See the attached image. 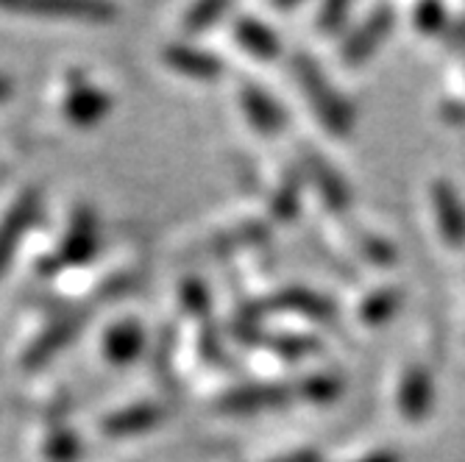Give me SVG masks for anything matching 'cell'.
I'll return each mask as SVG.
<instances>
[{"label": "cell", "mask_w": 465, "mask_h": 462, "mask_svg": "<svg viewBox=\"0 0 465 462\" xmlns=\"http://www.w3.org/2000/svg\"><path fill=\"white\" fill-rule=\"evenodd\" d=\"M42 451L51 462H75L81 457V443L75 437V432L70 427L62 424H51L48 435H45V443H42Z\"/></svg>", "instance_id": "obj_17"}, {"label": "cell", "mask_w": 465, "mask_h": 462, "mask_svg": "<svg viewBox=\"0 0 465 462\" xmlns=\"http://www.w3.org/2000/svg\"><path fill=\"white\" fill-rule=\"evenodd\" d=\"M295 78H299L304 95L310 98L315 114L323 120L326 129H331L337 134H346L351 129L354 117H351L346 101L334 93V87L326 81V75L310 56H295Z\"/></svg>", "instance_id": "obj_1"}, {"label": "cell", "mask_w": 465, "mask_h": 462, "mask_svg": "<svg viewBox=\"0 0 465 462\" xmlns=\"http://www.w3.org/2000/svg\"><path fill=\"white\" fill-rule=\"evenodd\" d=\"M95 251H98V218L93 209L78 206L59 242L54 265H84L95 257Z\"/></svg>", "instance_id": "obj_5"}, {"label": "cell", "mask_w": 465, "mask_h": 462, "mask_svg": "<svg viewBox=\"0 0 465 462\" xmlns=\"http://www.w3.org/2000/svg\"><path fill=\"white\" fill-rule=\"evenodd\" d=\"M112 109V98L95 87L90 78L84 75H70L67 78V90H64V114L73 125L81 129H90L98 120H104Z\"/></svg>", "instance_id": "obj_4"}, {"label": "cell", "mask_w": 465, "mask_h": 462, "mask_svg": "<svg viewBox=\"0 0 465 462\" xmlns=\"http://www.w3.org/2000/svg\"><path fill=\"white\" fill-rule=\"evenodd\" d=\"M399 401H401V412L410 415V418H420L430 404H432V379L427 370H410L401 382V390H399Z\"/></svg>", "instance_id": "obj_15"}, {"label": "cell", "mask_w": 465, "mask_h": 462, "mask_svg": "<svg viewBox=\"0 0 465 462\" xmlns=\"http://www.w3.org/2000/svg\"><path fill=\"white\" fill-rule=\"evenodd\" d=\"M334 388H337L334 379H323V376H318V379H310L302 390H304V396H312L318 401H329L331 393H334Z\"/></svg>", "instance_id": "obj_23"}, {"label": "cell", "mask_w": 465, "mask_h": 462, "mask_svg": "<svg viewBox=\"0 0 465 462\" xmlns=\"http://www.w3.org/2000/svg\"><path fill=\"white\" fill-rule=\"evenodd\" d=\"M271 462H321V454L312 448H299V451H290L284 457H276Z\"/></svg>", "instance_id": "obj_25"}, {"label": "cell", "mask_w": 465, "mask_h": 462, "mask_svg": "<svg viewBox=\"0 0 465 462\" xmlns=\"http://www.w3.org/2000/svg\"><path fill=\"white\" fill-rule=\"evenodd\" d=\"M265 234H268V229H265L262 223L251 221V223H242V226H237V229L221 234V237H215V251H218V248H237V245H242V242H257V240L265 237Z\"/></svg>", "instance_id": "obj_20"}, {"label": "cell", "mask_w": 465, "mask_h": 462, "mask_svg": "<svg viewBox=\"0 0 465 462\" xmlns=\"http://www.w3.org/2000/svg\"><path fill=\"white\" fill-rule=\"evenodd\" d=\"M435 212L449 242H465V206L449 184H435Z\"/></svg>", "instance_id": "obj_14"}, {"label": "cell", "mask_w": 465, "mask_h": 462, "mask_svg": "<svg viewBox=\"0 0 465 462\" xmlns=\"http://www.w3.org/2000/svg\"><path fill=\"white\" fill-rule=\"evenodd\" d=\"M234 36L240 45L257 59H273L279 56V36L260 20H253L248 15L234 20Z\"/></svg>", "instance_id": "obj_13"}, {"label": "cell", "mask_w": 465, "mask_h": 462, "mask_svg": "<svg viewBox=\"0 0 465 462\" xmlns=\"http://www.w3.org/2000/svg\"><path fill=\"white\" fill-rule=\"evenodd\" d=\"M349 9L343 6V4H331V6H326L323 12H321V20H318V25H321V31H337L343 25V15H346Z\"/></svg>", "instance_id": "obj_24"}, {"label": "cell", "mask_w": 465, "mask_h": 462, "mask_svg": "<svg viewBox=\"0 0 465 462\" xmlns=\"http://www.w3.org/2000/svg\"><path fill=\"white\" fill-rule=\"evenodd\" d=\"M0 176H4V171H0Z\"/></svg>", "instance_id": "obj_28"}, {"label": "cell", "mask_w": 465, "mask_h": 462, "mask_svg": "<svg viewBox=\"0 0 465 462\" xmlns=\"http://www.w3.org/2000/svg\"><path fill=\"white\" fill-rule=\"evenodd\" d=\"M240 101H242V109H245L251 125L257 132H262V134H276L287 123L282 106L262 87H257V84H242Z\"/></svg>", "instance_id": "obj_10"}, {"label": "cell", "mask_w": 465, "mask_h": 462, "mask_svg": "<svg viewBox=\"0 0 465 462\" xmlns=\"http://www.w3.org/2000/svg\"><path fill=\"white\" fill-rule=\"evenodd\" d=\"M162 59L164 64L187 75V78H198V81H209V78H218L223 73V62L215 59L213 54H206L201 48H193V45H167L162 51Z\"/></svg>", "instance_id": "obj_9"}, {"label": "cell", "mask_w": 465, "mask_h": 462, "mask_svg": "<svg viewBox=\"0 0 465 462\" xmlns=\"http://www.w3.org/2000/svg\"><path fill=\"white\" fill-rule=\"evenodd\" d=\"M229 12V4H218V0H209V4H198L184 15V28L190 34L206 31L209 25H215L223 15Z\"/></svg>", "instance_id": "obj_19"}, {"label": "cell", "mask_w": 465, "mask_h": 462, "mask_svg": "<svg viewBox=\"0 0 465 462\" xmlns=\"http://www.w3.org/2000/svg\"><path fill=\"white\" fill-rule=\"evenodd\" d=\"M310 167H312V173L318 176L315 182H318V187H321V192H323V198H326V203H331V206H346V184L341 182V176H337L331 167H326L321 159H315V153H310Z\"/></svg>", "instance_id": "obj_18"}, {"label": "cell", "mask_w": 465, "mask_h": 462, "mask_svg": "<svg viewBox=\"0 0 465 462\" xmlns=\"http://www.w3.org/2000/svg\"><path fill=\"white\" fill-rule=\"evenodd\" d=\"M357 462H401V459L396 454H391V451H376V454H368V457H362Z\"/></svg>", "instance_id": "obj_26"}, {"label": "cell", "mask_w": 465, "mask_h": 462, "mask_svg": "<svg viewBox=\"0 0 465 462\" xmlns=\"http://www.w3.org/2000/svg\"><path fill=\"white\" fill-rule=\"evenodd\" d=\"M164 421V409L159 404H132L123 407L117 412H112L109 418H104L101 432L109 437H132V435H143L148 429H156Z\"/></svg>", "instance_id": "obj_8"}, {"label": "cell", "mask_w": 465, "mask_h": 462, "mask_svg": "<svg viewBox=\"0 0 465 462\" xmlns=\"http://www.w3.org/2000/svg\"><path fill=\"white\" fill-rule=\"evenodd\" d=\"M391 31V9H376L346 42L343 48V59L357 64V62H365L376 48L379 42L385 39V34Z\"/></svg>", "instance_id": "obj_11"}, {"label": "cell", "mask_w": 465, "mask_h": 462, "mask_svg": "<svg viewBox=\"0 0 465 462\" xmlns=\"http://www.w3.org/2000/svg\"><path fill=\"white\" fill-rule=\"evenodd\" d=\"M287 398H290V390L282 385H240L218 398V409L232 412V415H245V412L282 407L287 404Z\"/></svg>", "instance_id": "obj_7"}, {"label": "cell", "mask_w": 465, "mask_h": 462, "mask_svg": "<svg viewBox=\"0 0 465 462\" xmlns=\"http://www.w3.org/2000/svg\"><path fill=\"white\" fill-rule=\"evenodd\" d=\"M145 346V331L137 320H120L114 323L104 338V354L114 365H129L140 357Z\"/></svg>", "instance_id": "obj_12"}, {"label": "cell", "mask_w": 465, "mask_h": 462, "mask_svg": "<svg viewBox=\"0 0 465 462\" xmlns=\"http://www.w3.org/2000/svg\"><path fill=\"white\" fill-rule=\"evenodd\" d=\"M12 95V78L6 73H0V101H6Z\"/></svg>", "instance_id": "obj_27"}, {"label": "cell", "mask_w": 465, "mask_h": 462, "mask_svg": "<svg viewBox=\"0 0 465 462\" xmlns=\"http://www.w3.org/2000/svg\"><path fill=\"white\" fill-rule=\"evenodd\" d=\"M39 212V192L36 190H23L15 203L6 209V215L0 218V276H4L17 254L23 237L28 234L34 218Z\"/></svg>", "instance_id": "obj_3"}, {"label": "cell", "mask_w": 465, "mask_h": 462, "mask_svg": "<svg viewBox=\"0 0 465 462\" xmlns=\"http://www.w3.org/2000/svg\"><path fill=\"white\" fill-rule=\"evenodd\" d=\"M0 9L15 15L70 17L90 23H106L117 15L112 4H101V0H0Z\"/></svg>", "instance_id": "obj_2"}, {"label": "cell", "mask_w": 465, "mask_h": 462, "mask_svg": "<svg viewBox=\"0 0 465 462\" xmlns=\"http://www.w3.org/2000/svg\"><path fill=\"white\" fill-rule=\"evenodd\" d=\"M262 307H271V310H292V312H302V315H312V318H329L331 315V304L310 290H284L279 296H273L271 301L260 304Z\"/></svg>", "instance_id": "obj_16"}, {"label": "cell", "mask_w": 465, "mask_h": 462, "mask_svg": "<svg viewBox=\"0 0 465 462\" xmlns=\"http://www.w3.org/2000/svg\"><path fill=\"white\" fill-rule=\"evenodd\" d=\"M182 299H184V304H187V310H190L193 315H195V312H206V307H209V296H206V290H203V284H201L198 279H190V281L184 284Z\"/></svg>", "instance_id": "obj_22"}, {"label": "cell", "mask_w": 465, "mask_h": 462, "mask_svg": "<svg viewBox=\"0 0 465 462\" xmlns=\"http://www.w3.org/2000/svg\"><path fill=\"white\" fill-rule=\"evenodd\" d=\"M84 323H87V312H81V310L56 318L51 326L42 329V334H36L34 343L25 349L23 365L25 368H42L45 362H51L64 346H70L75 340V334L81 331Z\"/></svg>", "instance_id": "obj_6"}, {"label": "cell", "mask_w": 465, "mask_h": 462, "mask_svg": "<svg viewBox=\"0 0 465 462\" xmlns=\"http://www.w3.org/2000/svg\"><path fill=\"white\" fill-rule=\"evenodd\" d=\"M295 209H299V190H295V182H290L287 187H282L273 195V212H276V218L287 221L295 215Z\"/></svg>", "instance_id": "obj_21"}]
</instances>
